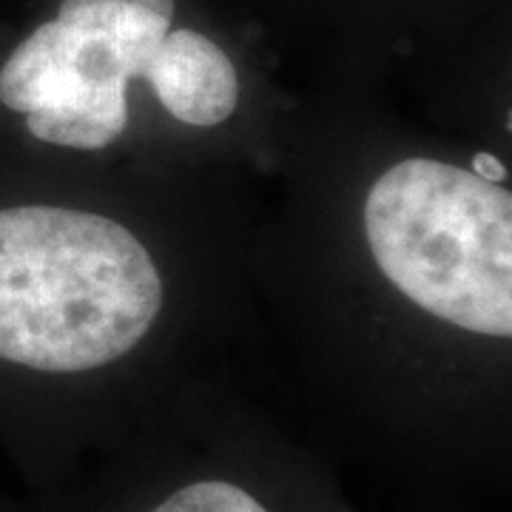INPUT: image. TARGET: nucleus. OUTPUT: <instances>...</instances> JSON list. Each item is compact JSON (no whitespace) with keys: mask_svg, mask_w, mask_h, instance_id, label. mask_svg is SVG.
<instances>
[{"mask_svg":"<svg viewBox=\"0 0 512 512\" xmlns=\"http://www.w3.org/2000/svg\"><path fill=\"white\" fill-rule=\"evenodd\" d=\"M160 308V271L120 222L52 205L0 211V359L94 370L137 348Z\"/></svg>","mask_w":512,"mask_h":512,"instance_id":"f257e3e1","label":"nucleus"},{"mask_svg":"<svg viewBox=\"0 0 512 512\" xmlns=\"http://www.w3.org/2000/svg\"><path fill=\"white\" fill-rule=\"evenodd\" d=\"M382 274L419 308L461 330L512 336V197L439 160L387 168L365 200Z\"/></svg>","mask_w":512,"mask_h":512,"instance_id":"f03ea898","label":"nucleus"},{"mask_svg":"<svg viewBox=\"0 0 512 512\" xmlns=\"http://www.w3.org/2000/svg\"><path fill=\"white\" fill-rule=\"evenodd\" d=\"M171 20L174 0H60L0 69V103L43 143L111 146L128 126V80L143 77Z\"/></svg>","mask_w":512,"mask_h":512,"instance_id":"7ed1b4c3","label":"nucleus"},{"mask_svg":"<svg viewBox=\"0 0 512 512\" xmlns=\"http://www.w3.org/2000/svg\"><path fill=\"white\" fill-rule=\"evenodd\" d=\"M143 77L163 109L185 126H220L237 109L239 80L231 57L194 29H171Z\"/></svg>","mask_w":512,"mask_h":512,"instance_id":"20e7f679","label":"nucleus"},{"mask_svg":"<svg viewBox=\"0 0 512 512\" xmlns=\"http://www.w3.org/2000/svg\"><path fill=\"white\" fill-rule=\"evenodd\" d=\"M154 512H268L254 495L228 481H197L163 501Z\"/></svg>","mask_w":512,"mask_h":512,"instance_id":"39448f33","label":"nucleus"},{"mask_svg":"<svg viewBox=\"0 0 512 512\" xmlns=\"http://www.w3.org/2000/svg\"><path fill=\"white\" fill-rule=\"evenodd\" d=\"M473 174L481 177L484 183H493V185H501L507 180V168L504 163L493 157V154H487V151H478L476 157H473Z\"/></svg>","mask_w":512,"mask_h":512,"instance_id":"423d86ee","label":"nucleus"}]
</instances>
